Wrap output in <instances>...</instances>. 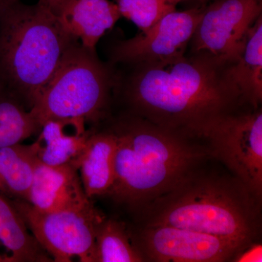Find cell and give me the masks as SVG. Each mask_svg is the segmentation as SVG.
I'll return each mask as SVG.
<instances>
[{
    "label": "cell",
    "mask_w": 262,
    "mask_h": 262,
    "mask_svg": "<svg viewBox=\"0 0 262 262\" xmlns=\"http://www.w3.org/2000/svg\"><path fill=\"white\" fill-rule=\"evenodd\" d=\"M167 2H168L170 4L173 5H177L179 3H180V2H182V0H166ZM199 1L201 2H205L206 1V0H199Z\"/></svg>",
    "instance_id": "23"
},
{
    "label": "cell",
    "mask_w": 262,
    "mask_h": 262,
    "mask_svg": "<svg viewBox=\"0 0 262 262\" xmlns=\"http://www.w3.org/2000/svg\"><path fill=\"white\" fill-rule=\"evenodd\" d=\"M3 92V91H2L1 88H0V93Z\"/></svg>",
    "instance_id": "24"
},
{
    "label": "cell",
    "mask_w": 262,
    "mask_h": 262,
    "mask_svg": "<svg viewBox=\"0 0 262 262\" xmlns=\"http://www.w3.org/2000/svg\"><path fill=\"white\" fill-rule=\"evenodd\" d=\"M146 261L125 224L104 218L96 231L95 262Z\"/></svg>",
    "instance_id": "18"
},
{
    "label": "cell",
    "mask_w": 262,
    "mask_h": 262,
    "mask_svg": "<svg viewBox=\"0 0 262 262\" xmlns=\"http://www.w3.org/2000/svg\"><path fill=\"white\" fill-rule=\"evenodd\" d=\"M236 262L262 261V246L261 243L255 241L241 250L232 258Z\"/></svg>",
    "instance_id": "21"
},
{
    "label": "cell",
    "mask_w": 262,
    "mask_h": 262,
    "mask_svg": "<svg viewBox=\"0 0 262 262\" xmlns=\"http://www.w3.org/2000/svg\"><path fill=\"white\" fill-rule=\"evenodd\" d=\"M38 244L56 262H95L96 231L105 218L91 202L80 208L41 211L24 200L11 199Z\"/></svg>",
    "instance_id": "6"
},
{
    "label": "cell",
    "mask_w": 262,
    "mask_h": 262,
    "mask_svg": "<svg viewBox=\"0 0 262 262\" xmlns=\"http://www.w3.org/2000/svg\"><path fill=\"white\" fill-rule=\"evenodd\" d=\"M131 236L146 261H232L234 256L247 246L231 239L171 226H143Z\"/></svg>",
    "instance_id": "10"
},
{
    "label": "cell",
    "mask_w": 262,
    "mask_h": 262,
    "mask_svg": "<svg viewBox=\"0 0 262 262\" xmlns=\"http://www.w3.org/2000/svg\"><path fill=\"white\" fill-rule=\"evenodd\" d=\"M0 244L6 250L4 261L48 262L52 258L30 233L10 198L0 192Z\"/></svg>",
    "instance_id": "16"
},
{
    "label": "cell",
    "mask_w": 262,
    "mask_h": 262,
    "mask_svg": "<svg viewBox=\"0 0 262 262\" xmlns=\"http://www.w3.org/2000/svg\"><path fill=\"white\" fill-rule=\"evenodd\" d=\"M79 41L46 0H0V88L33 107L67 52Z\"/></svg>",
    "instance_id": "4"
},
{
    "label": "cell",
    "mask_w": 262,
    "mask_h": 262,
    "mask_svg": "<svg viewBox=\"0 0 262 262\" xmlns=\"http://www.w3.org/2000/svg\"><path fill=\"white\" fill-rule=\"evenodd\" d=\"M127 75L115 67L113 94L127 113L189 139H202L219 118L234 113L241 96L227 63L203 54L149 64L128 65Z\"/></svg>",
    "instance_id": "1"
},
{
    "label": "cell",
    "mask_w": 262,
    "mask_h": 262,
    "mask_svg": "<svg viewBox=\"0 0 262 262\" xmlns=\"http://www.w3.org/2000/svg\"><path fill=\"white\" fill-rule=\"evenodd\" d=\"M206 6L170 12L145 32L118 41L110 51L111 64H149L184 56Z\"/></svg>",
    "instance_id": "9"
},
{
    "label": "cell",
    "mask_w": 262,
    "mask_h": 262,
    "mask_svg": "<svg viewBox=\"0 0 262 262\" xmlns=\"http://www.w3.org/2000/svg\"><path fill=\"white\" fill-rule=\"evenodd\" d=\"M138 215L143 226H171L248 246L261 232V198L232 175L196 169Z\"/></svg>",
    "instance_id": "3"
},
{
    "label": "cell",
    "mask_w": 262,
    "mask_h": 262,
    "mask_svg": "<svg viewBox=\"0 0 262 262\" xmlns=\"http://www.w3.org/2000/svg\"><path fill=\"white\" fill-rule=\"evenodd\" d=\"M115 69L96 50L76 42L31 108L42 126L50 120H80L97 125L107 117Z\"/></svg>",
    "instance_id": "5"
},
{
    "label": "cell",
    "mask_w": 262,
    "mask_h": 262,
    "mask_svg": "<svg viewBox=\"0 0 262 262\" xmlns=\"http://www.w3.org/2000/svg\"><path fill=\"white\" fill-rule=\"evenodd\" d=\"M261 11L262 0H216L206 6L191 39L192 53L232 63Z\"/></svg>",
    "instance_id": "8"
},
{
    "label": "cell",
    "mask_w": 262,
    "mask_h": 262,
    "mask_svg": "<svg viewBox=\"0 0 262 262\" xmlns=\"http://www.w3.org/2000/svg\"><path fill=\"white\" fill-rule=\"evenodd\" d=\"M202 139L208 142L213 158L222 162L231 175L262 198V113L224 115L212 123Z\"/></svg>",
    "instance_id": "7"
},
{
    "label": "cell",
    "mask_w": 262,
    "mask_h": 262,
    "mask_svg": "<svg viewBox=\"0 0 262 262\" xmlns=\"http://www.w3.org/2000/svg\"><path fill=\"white\" fill-rule=\"evenodd\" d=\"M80 120H50L42 124L32 145L38 160L51 166L77 162L94 128Z\"/></svg>",
    "instance_id": "13"
},
{
    "label": "cell",
    "mask_w": 262,
    "mask_h": 262,
    "mask_svg": "<svg viewBox=\"0 0 262 262\" xmlns=\"http://www.w3.org/2000/svg\"><path fill=\"white\" fill-rule=\"evenodd\" d=\"M227 72L242 102L258 108L262 101V16L248 32L244 49Z\"/></svg>",
    "instance_id": "15"
},
{
    "label": "cell",
    "mask_w": 262,
    "mask_h": 262,
    "mask_svg": "<svg viewBox=\"0 0 262 262\" xmlns=\"http://www.w3.org/2000/svg\"><path fill=\"white\" fill-rule=\"evenodd\" d=\"M122 17H125L145 32L160 18L176 10L166 0H114Z\"/></svg>",
    "instance_id": "20"
},
{
    "label": "cell",
    "mask_w": 262,
    "mask_h": 262,
    "mask_svg": "<svg viewBox=\"0 0 262 262\" xmlns=\"http://www.w3.org/2000/svg\"><path fill=\"white\" fill-rule=\"evenodd\" d=\"M117 140L110 129L94 128L81 154L77 168L84 192L90 199L107 195L114 182Z\"/></svg>",
    "instance_id": "14"
},
{
    "label": "cell",
    "mask_w": 262,
    "mask_h": 262,
    "mask_svg": "<svg viewBox=\"0 0 262 262\" xmlns=\"http://www.w3.org/2000/svg\"><path fill=\"white\" fill-rule=\"evenodd\" d=\"M39 130L31 110L13 96L0 93V148L23 143Z\"/></svg>",
    "instance_id": "19"
},
{
    "label": "cell",
    "mask_w": 262,
    "mask_h": 262,
    "mask_svg": "<svg viewBox=\"0 0 262 262\" xmlns=\"http://www.w3.org/2000/svg\"><path fill=\"white\" fill-rule=\"evenodd\" d=\"M55 13L67 32L92 50L122 17L110 0H64Z\"/></svg>",
    "instance_id": "12"
},
{
    "label": "cell",
    "mask_w": 262,
    "mask_h": 262,
    "mask_svg": "<svg viewBox=\"0 0 262 262\" xmlns=\"http://www.w3.org/2000/svg\"><path fill=\"white\" fill-rule=\"evenodd\" d=\"M37 160L32 144L0 148V192L27 201Z\"/></svg>",
    "instance_id": "17"
},
{
    "label": "cell",
    "mask_w": 262,
    "mask_h": 262,
    "mask_svg": "<svg viewBox=\"0 0 262 262\" xmlns=\"http://www.w3.org/2000/svg\"><path fill=\"white\" fill-rule=\"evenodd\" d=\"M27 202L41 211L80 208L90 203L75 165L51 166L37 160Z\"/></svg>",
    "instance_id": "11"
},
{
    "label": "cell",
    "mask_w": 262,
    "mask_h": 262,
    "mask_svg": "<svg viewBox=\"0 0 262 262\" xmlns=\"http://www.w3.org/2000/svg\"><path fill=\"white\" fill-rule=\"evenodd\" d=\"M46 1L48 2V4L51 5L52 9L55 12L64 0H46Z\"/></svg>",
    "instance_id": "22"
},
{
    "label": "cell",
    "mask_w": 262,
    "mask_h": 262,
    "mask_svg": "<svg viewBox=\"0 0 262 262\" xmlns=\"http://www.w3.org/2000/svg\"><path fill=\"white\" fill-rule=\"evenodd\" d=\"M108 128L117 146L107 196L136 214L211 157L208 148L192 139L127 112Z\"/></svg>",
    "instance_id": "2"
}]
</instances>
